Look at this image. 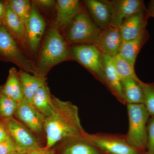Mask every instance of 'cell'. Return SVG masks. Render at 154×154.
Instances as JSON below:
<instances>
[{
	"label": "cell",
	"mask_w": 154,
	"mask_h": 154,
	"mask_svg": "<svg viewBox=\"0 0 154 154\" xmlns=\"http://www.w3.org/2000/svg\"><path fill=\"white\" fill-rule=\"evenodd\" d=\"M17 152L20 153L17 144L8 134L5 140L0 143V154H10Z\"/></svg>",
	"instance_id": "obj_28"
},
{
	"label": "cell",
	"mask_w": 154,
	"mask_h": 154,
	"mask_svg": "<svg viewBox=\"0 0 154 154\" xmlns=\"http://www.w3.org/2000/svg\"><path fill=\"white\" fill-rule=\"evenodd\" d=\"M8 133L2 120H0V143L5 140Z\"/></svg>",
	"instance_id": "obj_33"
},
{
	"label": "cell",
	"mask_w": 154,
	"mask_h": 154,
	"mask_svg": "<svg viewBox=\"0 0 154 154\" xmlns=\"http://www.w3.org/2000/svg\"><path fill=\"white\" fill-rule=\"evenodd\" d=\"M113 60L116 70L121 81L130 78L137 81H140L136 74L134 66L130 63L121 56L118 54L113 57Z\"/></svg>",
	"instance_id": "obj_24"
},
{
	"label": "cell",
	"mask_w": 154,
	"mask_h": 154,
	"mask_svg": "<svg viewBox=\"0 0 154 154\" xmlns=\"http://www.w3.org/2000/svg\"><path fill=\"white\" fill-rule=\"evenodd\" d=\"M151 17H153L154 18V15H153V16H151Z\"/></svg>",
	"instance_id": "obj_37"
},
{
	"label": "cell",
	"mask_w": 154,
	"mask_h": 154,
	"mask_svg": "<svg viewBox=\"0 0 154 154\" xmlns=\"http://www.w3.org/2000/svg\"><path fill=\"white\" fill-rule=\"evenodd\" d=\"M90 17L101 30L111 25L113 15L112 2L107 0H86L83 1Z\"/></svg>",
	"instance_id": "obj_12"
},
{
	"label": "cell",
	"mask_w": 154,
	"mask_h": 154,
	"mask_svg": "<svg viewBox=\"0 0 154 154\" xmlns=\"http://www.w3.org/2000/svg\"><path fill=\"white\" fill-rule=\"evenodd\" d=\"M55 150L54 147L49 148L48 147H43L41 148L37 149L34 150L27 152L22 154H55Z\"/></svg>",
	"instance_id": "obj_30"
},
{
	"label": "cell",
	"mask_w": 154,
	"mask_h": 154,
	"mask_svg": "<svg viewBox=\"0 0 154 154\" xmlns=\"http://www.w3.org/2000/svg\"><path fill=\"white\" fill-rule=\"evenodd\" d=\"M123 42L119 28L110 25L101 30L95 45L103 54L113 57L119 54Z\"/></svg>",
	"instance_id": "obj_13"
},
{
	"label": "cell",
	"mask_w": 154,
	"mask_h": 154,
	"mask_svg": "<svg viewBox=\"0 0 154 154\" xmlns=\"http://www.w3.org/2000/svg\"><path fill=\"white\" fill-rule=\"evenodd\" d=\"M0 59L15 64L27 72L35 74V64L28 58L18 42L3 24L0 27Z\"/></svg>",
	"instance_id": "obj_4"
},
{
	"label": "cell",
	"mask_w": 154,
	"mask_h": 154,
	"mask_svg": "<svg viewBox=\"0 0 154 154\" xmlns=\"http://www.w3.org/2000/svg\"><path fill=\"white\" fill-rule=\"evenodd\" d=\"M54 148L55 154H103L86 138L84 134L62 140Z\"/></svg>",
	"instance_id": "obj_11"
},
{
	"label": "cell",
	"mask_w": 154,
	"mask_h": 154,
	"mask_svg": "<svg viewBox=\"0 0 154 154\" xmlns=\"http://www.w3.org/2000/svg\"><path fill=\"white\" fill-rule=\"evenodd\" d=\"M148 16V11L145 10L131 15L125 20L119 28L123 41L136 38L145 30Z\"/></svg>",
	"instance_id": "obj_16"
},
{
	"label": "cell",
	"mask_w": 154,
	"mask_h": 154,
	"mask_svg": "<svg viewBox=\"0 0 154 154\" xmlns=\"http://www.w3.org/2000/svg\"><path fill=\"white\" fill-rule=\"evenodd\" d=\"M32 2L37 6H41L46 8H51L56 3L55 1L53 0H36Z\"/></svg>",
	"instance_id": "obj_31"
},
{
	"label": "cell",
	"mask_w": 154,
	"mask_h": 154,
	"mask_svg": "<svg viewBox=\"0 0 154 154\" xmlns=\"http://www.w3.org/2000/svg\"><path fill=\"white\" fill-rule=\"evenodd\" d=\"M84 136L103 154H147L131 145L125 135L85 132Z\"/></svg>",
	"instance_id": "obj_6"
},
{
	"label": "cell",
	"mask_w": 154,
	"mask_h": 154,
	"mask_svg": "<svg viewBox=\"0 0 154 154\" xmlns=\"http://www.w3.org/2000/svg\"><path fill=\"white\" fill-rule=\"evenodd\" d=\"M56 6L57 17L54 25L58 28H67L82 10L81 3L78 0H58Z\"/></svg>",
	"instance_id": "obj_17"
},
{
	"label": "cell",
	"mask_w": 154,
	"mask_h": 154,
	"mask_svg": "<svg viewBox=\"0 0 154 154\" xmlns=\"http://www.w3.org/2000/svg\"><path fill=\"white\" fill-rule=\"evenodd\" d=\"M2 121L7 132L17 144L19 152L25 153L45 146L44 143L14 116Z\"/></svg>",
	"instance_id": "obj_8"
},
{
	"label": "cell",
	"mask_w": 154,
	"mask_h": 154,
	"mask_svg": "<svg viewBox=\"0 0 154 154\" xmlns=\"http://www.w3.org/2000/svg\"><path fill=\"white\" fill-rule=\"evenodd\" d=\"M69 47L55 25L48 31L35 64L34 75L46 79L53 67L70 59Z\"/></svg>",
	"instance_id": "obj_2"
},
{
	"label": "cell",
	"mask_w": 154,
	"mask_h": 154,
	"mask_svg": "<svg viewBox=\"0 0 154 154\" xmlns=\"http://www.w3.org/2000/svg\"><path fill=\"white\" fill-rule=\"evenodd\" d=\"M71 58L76 61L105 85L101 65L102 52L95 45L82 44L69 47Z\"/></svg>",
	"instance_id": "obj_7"
},
{
	"label": "cell",
	"mask_w": 154,
	"mask_h": 154,
	"mask_svg": "<svg viewBox=\"0 0 154 154\" xmlns=\"http://www.w3.org/2000/svg\"><path fill=\"white\" fill-rule=\"evenodd\" d=\"M140 84L144 95L145 106L150 116L154 117V85L142 81Z\"/></svg>",
	"instance_id": "obj_27"
},
{
	"label": "cell",
	"mask_w": 154,
	"mask_h": 154,
	"mask_svg": "<svg viewBox=\"0 0 154 154\" xmlns=\"http://www.w3.org/2000/svg\"><path fill=\"white\" fill-rule=\"evenodd\" d=\"M111 25L119 28L125 19L131 15L146 10L143 1L113 0Z\"/></svg>",
	"instance_id": "obj_15"
},
{
	"label": "cell",
	"mask_w": 154,
	"mask_h": 154,
	"mask_svg": "<svg viewBox=\"0 0 154 154\" xmlns=\"http://www.w3.org/2000/svg\"><path fill=\"white\" fill-rule=\"evenodd\" d=\"M53 96L46 82L36 91L31 104L39 113L46 117H48L53 111Z\"/></svg>",
	"instance_id": "obj_19"
},
{
	"label": "cell",
	"mask_w": 154,
	"mask_h": 154,
	"mask_svg": "<svg viewBox=\"0 0 154 154\" xmlns=\"http://www.w3.org/2000/svg\"><path fill=\"white\" fill-rule=\"evenodd\" d=\"M7 7V1H0V20L3 22L5 19Z\"/></svg>",
	"instance_id": "obj_32"
},
{
	"label": "cell",
	"mask_w": 154,
	"mask_h": 154,
	"mask_svg": "<svg viewBox=\"0 0 154 154\" xmlns=\"http://www.w3.org/2000/svg\"><path fill=\"white\" fill-rule=\"evenodd\" d=\"M0 93L18 102L24 99L19 72L15 68H11L9 70L7 81L0 87Z\"/></svg>",
	"instance_id": "obj_20"
},
{
	"label": "cell",
	"mask_w": 154,
	"mask_h": 154,
	"mask_svg": "<svg viewBox=\"0 0 154 154\" xmlns=\"http://www.w3.org/2000/svg\"><path fill=\"white\" fill-rule=\"evenodd\" d=\"M2 23L17 40L20 46L24 48H29L25 26L14 13L7 1L5 16Z\"/></svg>",
	"instance_id": "obj_18"
},
{
	"label": "cell",
	"mask_w": 154,
	"mask_h": 154,
	"mask_svg": "<svg viewBox=\"0 0 154 154\" xmlns=\"http://www.w3.org/2000/svg\"><path fill=\"white\" fill-rule=\"evenodd\" d=\"M7 2L25 26L31 14L32 2L28 0H9Z\"/></svg>",
	"instance_id": "obj_25"
},
{
	"label": "cell",
	"mask_w": 154,
	"mask_h": 154,
	"mask_svg": "<svg viewBox=\"0 0 154 154\" xmlns=\"http://www.w3.org/2000/svg\"><path fill=\"white\" fill-rule=\"evenodd\" d=\"M132 78L121 80L122 93L127 104H144V95L140 82Z\"/></svg>",
	"instance_id": "obj_22"
},
{
	"label": "cell",
	"mask_w": 154,
	"mask_h": 154,
	"mask_svg": "<svg viewBox=\"0 0 154 154\" xmlns=\"http://www.w3.org/2000/svg\"><path fill=\"white\" fill-rule=\"evenodd\" d=\"M25 27L29 49L33 53H35L39 47L45 30L46 23L39 13L38 6L33 2L31 14Z\"/></svg>",
	"instance_id": "obj_10"
},
{
	"label": "cell",
	"mask_w": 154,
	"mask_h": 154,
	"mask_svg": "<svg viewBox=\"0 0 154 154\" xmlns=\"http://www.w3.org/2000/svg\"><path fill=\"white\" fill-rule=\"evenodd\" d=\"M14 117L32 131L46 146L45 116L24 99L19 102Z\"/></svg>",
	"instance_id": "obj_9"
},
{
	"label": "cell",
	"mask_w": 154,
	"mask_h": 154,
	"mask_svg": "<svg viewBox=\"0 0 154 154\" xmlns=\"http://www.w3.org/2000/svg\"><path fill=\"white\" fill-rule=\"evenodd\" d=\"M147 125L148 143L147 154H154V117L148 121Z\"/></svg>",
	"instance_id": "obj_29"
},
{
	"label": "cell",
	"mask_w": 154,
	"mask_h": 154,
	"mask_svg": "<svg viewBox=\"0 0 154 154\" xmlns=\"http://www.w3.org/2000/svg\"><path fill=\"white\" fill-rule=\"evenodd\" d=\"M2 21H1V20H0V27H1V25H2Z\"/></svg>",
	"instance_id": "obj_36"
},
{
	"label": "cell",
	"mask_w": 154,
	"mask_h": 154,
	"mask_svg": "<svg viewBox=\"0 0 154 154\" xmlns=\"http://www.w3.org/2000/svg\"><path fill=\"white\" fill-rule=\"evenodd\" d=\"M129 128L128 142L135 148L146 152L148 143L147 123L150 115L144 104H127Z\"/></svg>",
	"instance_id": "obj_3"
},
{
	"label": "cell",
	"mask_w": 154,
	"mask_h": 154,
	"mask_svg": "<svg viewBox=\"0 0 154 154\" xmlns=\"http://www.w3.org/2000/svg\"><path fill=\"white\" fill-rule=\"evenodd\" d=\"M149 37L148 32L145 29L136 38L123 41L119 54L134 66L138 54Z\"/></svg>",
	"instance_id": "obj_21"
},
{
	"label": "cell",
	"mask_w": 154,
	"mask_h": 154,
	"mask_svg": "<svg viewBox=\"0 0 154 154\" xmlns=\"http://www.w3.org/2000/svg\"><path fill=\"white\" fill-rule=\"evenodd\" d=\"M1 59H0V61H1Z\"/></svg>",
	"instance_id": "obj_38"
},
{
	"label": "cell",
	"mask_w": 154,
	"mask_h": 154,
	"mask_svg": "<svg viewBox=\"0 0 154 154\" xmlns=\"http://www.w3.org/2000/svg\"><path fill=\"white\" fill-rule=\"evenodd\" d=\"M24 99L31 104L32 99L38 88L44 85L46 79H43L36 76L31 75L22 69L19 71Z\"/></svg>",
	"instance_id": "obj_23"
},
{
	"label": "cell",
	"mask_w": 154,
	"mask_h": 154,
	"mask_svg": "<svg viewBox=\"0 0 154 154\" xmlns=\"http://www.w3.org/2000/svg\"><path fill=\"white\" fill-rule=\"evenodd\" d=\"M148 12L149 16H152L154 15V0L151 2Z\"/></svg>",
	"instance_id": "obj_34"
},
{
	"label": "cell",
	"mask_w": 154,
	"mask_h": 154,
	"mask_svg": "<svg viewBox=\"0 0 154 154\" xmlns=\"http://www.w3.org/2000/svg\"><path fill=\"white\" fill-rule=\"evenodd\" d=\"M101 65L105 79V85L119 102L126 105L125 99L121 80L114 66L113 57L102 54Z\"/></svg>",
	"instance_id": "obj_14"
},
{
	"label": "cell",
	"mask_w": 154,
	"mask_h": 154,
	"mask_svg": "<svg viewBox=\"0 0 154 154\" xmlns=\"http://www.w3.org/2000/svg\"><path fill=\"white\" fill-rule=\"evenodd\" d=\"M53 111L45 123L46 146L54 147L66 138L83 135L84 129L79 116V108L69 101H63L53 96Z\"/></svg>",
	"instance_id": "obj_1"
},
{
	"label": "cell",
	"mask_w": 154,
	"mask_h": 154,
	"mask_svg": "<svg viewBox=\"0 0 154 154\" xmlns=\"http://www.w3.org/2000/svg\"><path fill=\"white\" fill-rule=\"evenodd\" d=\"M24 153H19V152H17V153H12V154H22Z\"/></svg>",
	"instance_id": "obj_35"
},
{
	"label": "cell",
	"mask_w": 154,
	"mask_h": 154,
	"mask_svg": "<svg viewBox=\"0 0 154 154\" xmlns=\"http://www.w3.org/2000/svg\"><path fill=\"white\" fill-rule=\"evenodd\" d=\"M66 28L67 39L73 44L95 45L101 31L82 9Z\"/></svg>",
	"instance_id": "obj_5"
},
{
	"label": "cell",
	"mask_w": 154,
	"mask_h": 154,
	"mask_svg": "<svg viewBox=\"0 0 154 154\" xmlns=\"http://www.w3.org/2000/svg\"><path fill=\"white\" fill-rule=\"evenodd\" d=\"M19 103L0 93V120L13 117Z\"/></svg>",
	"instance_id": "obj_26"
}]
</instances>
